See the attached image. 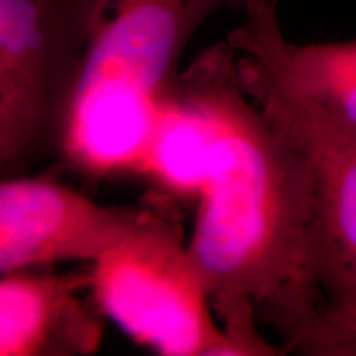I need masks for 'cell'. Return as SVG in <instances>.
<instances>
[{
	"instance_id": "3957f363",
	"label": "cell",
	"mask_w": 356,
	"mask_h": 356,
	"mask_svg": "<svg viewBox=\"0 0 356 356\" xmlns=\"http://www.w3.org/2000/svg\"><path fill=\"white\" fill-rule=\"evenodd\" d=\"M115 0H0V175L63 155L89 51Z\"/></svg>"
},
{
	"instance_id": "ba28073f",
	"label": "cell",
	"mask_w": 356,
	"mask_h": 356,
	"mask_svg": "<svg viewBox=\"0 0 356 356\" xmlns=\"http://www.w3.org/2000/svg\"><path fill=\"white\" fill-rule=\"evenodd\" d=\"M279 0H246L226 42L241 60L356 132V40L296 44L284 37Z\"/></svg>"
},
{
	"instance_id": "52a82bcc",
	"label": "cell",
	"mask_w": 356,
	"mask_h": 356,
	"mask_svg": "<svg viewBox=\"0 0 356 356\" xmlns=\"http://www.w3.org/2000/svg\"><path fill=\"white\" fill-rule=\"evenodd\" d=\"M92 262L65 274L15 270L0 279V356H84L99 350L104 317L92 299Z\"/></svg>"
},
{
	"instance_id": "5b68a950",
	"label": "cell",
	"mask_w": 356,
	"mask_h": 356,
	"mask_svg": "<svg viewBox=\"0 0 356 356\" xmlns=\"http://www.w3.org/2000/svg\"><path fill=\"white\" fill-rule=\"evenodd\" d=\"M236 61L244 91L309 163L327 356H356V132L264 71Z\"/></svg>"
},
{
	"instance_id": "277c9868",
	"label": "cell",
	"mask_w": 356,
	"mask_h": 356,
	"mask_svg": "<svg viewBox=\"0 0 356 356\" xmlns=\"http://www.w3.org/2000/svg\"><path fill=\"white\" fill-rule=\"evenodd\" d=\"M89 291L106 317L155 353L238 356L165 207H147L139 225L92 262Z\"/></svg>"
},
{
	"instance_id": "8992f818",
	"label": "cell",
	"mask_w": 356,
	"mask_h": 356,
	"mask_svg": "<svg viewBox=\"0 0 356 356\" xmlns=\"http://www.w3.org/2000/svg\"><path fill=\"white\" fill-rule=\"evenodd\" d=\"M147 208L102 207L50 177L0 184V274L65 261L95 262L122 241Z\"/></svg>"
},
{
	"instance_id": "7a4b0ae2",
	"label": "cell",
	"mask_w": 356,
	"mask_h": 356,
	"mask_svg": "<svg viewBox=\"0 0 356 356\" xmlns=\"http://www.w3.org/2000/svg\"><path fill=\"white\" fill-rule=\"evenodd\" d=\"M246 0H115L89 51L65 147L91 177L142 165L180 104L181 53L200 25Z\"/></svg>"
},
{
	"instance_id": "6da1fadb",
	"label": "cell",
	"mask_w": 356,
	"mask_h": 356,
	"mask_svg": "<svg viewBox=\"0 0 356 356\" xmlns=\"http://www.w3.org/2000/svg\"><path fill=\"white\" fill-rule=\"evenodd\" d=\"M204 154L188 254L238 356H327L315 273V191L304 154L243 89L221 42L180 76Z\"/></svg>"
}]
</instances>
